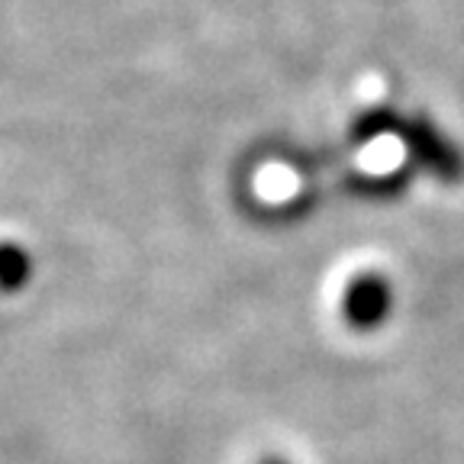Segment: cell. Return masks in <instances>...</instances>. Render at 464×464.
I'll use <instances>...</instances> for the list:
<instances>
[{
    "mask_svg": "<svg viewBox=\"0 0 464 464\" xmlns=\"http://www.w3.org/2000/svg\"><path fill=\"white\" fill-rule=\"evenodd\" d=\"M403 136H406V142H410V149H413L416 161H420L426 171L439 174V178L449 184H455L464 174V159L458 155V149L429 123L406 126Z\"/></svg>",
    "mask_w": 464,
    "mask_h": 464,
    "instance_id": "2",
    "label": "cell"
},
{
    "mask_svg": "<svg viewBox=\"0 0 464 464\" xmlns=\"http://www.w3.org/2000/svg\"><path fill=\"white\" fill-rule=\"evenodd\" d=\"M258 464H287V461H284V458H277V455H265Z\"/></svg>",
    "mask_w": 464,
    "mask_h": 464,
    "instance_id": "3",
    "label": "cell"
},
{
    "mask_svg": "<svg viewBox=\"0 0 464 464\" xmlns=\"http://www.w3.org/2000/svg\"><path fill=\"white\" fill-rule=\"evenodd\" d=\"M393 310V287L384 275L377 271H362L348 281L345 294H342V313H345V323L352 329H362V333H371V329L384 326L391 319Z\"/></svg>",
    "mask_w": 464,
    "mask_h": 464,
    "instance_id": "1",
    "label": "cell"
}]
</instances>
